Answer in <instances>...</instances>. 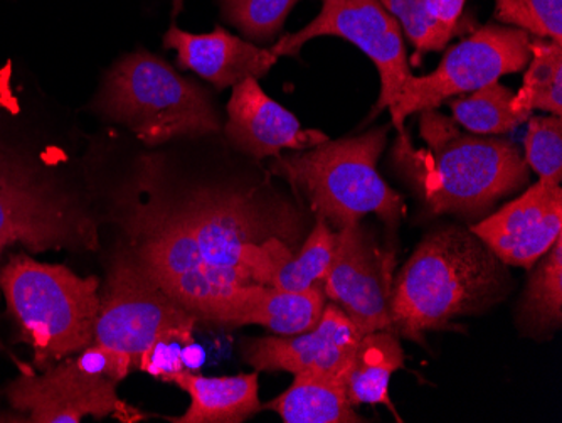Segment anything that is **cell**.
Listing matches in <instances>:
<instances>
[{
	"mask_svg": "<svg viewBox=\"0 0 562 423\" xmlns=\"http://www.w3.org/2000/svg\"><path fill=\"white\" fill-rule=\"evenodd\" d=\"M504 264L472 232L448 226L426 236L406 261L391 290V319L396 334L422 341L428 331L447 326L497 301Z\"/></svg>",
	"mask_w": 562,
	"mask_h": 423,
	"instance_id": "3957f363",
	"label": "cell"
},
{
	"mask_svg": "<svg viewBox=\"0 0 562 423\" xmlns=\"http://www.w3.org/2000/svg\"><path fill=\"white\" fill-rule=\"evenodd\" d=\"M403 365V347L394 331L364 334L357 343L344 375L350 405H384L397 416L390 398V383Z\"/></svg>",
	"mask_w": 562,
	"mask_h": 423,
	"instance_id": "d6986e66",
	"label": "cell"
},
{
	"mask_svg": "<svg viewBox=\"0 0 562 423\" xmlns=\"http://www.w3.org/2000/svg\"><path fill=\"white\" fill-rule=\"evenodd\" d=\"M467 0H428L429 11L440 21L448 30L457 31L458 34L462 33L463 8H465Z\"/></svg>",
	"mask_w": 562,
	"mask_h": 423,
	"instance_id": "f546056e",
	"label": "cell"
},
{
	"mask_svg": "<svg viewBox=\"0 0 562 423\" xmlns=\"http://www.w3.org/2000/svg\"><path fill=\"white\" fill-rule=\"evenodd\" d=\"M0 420H2V413H0Z\"/></svg>",
	"mask_w": 562,
	"mask_h": 423,
	"instance_id": "4dcf8cb0",
	"label": "cell"
},
{
	"mask_svg": "<svg viewBox=\"0 0 562 423\" xmlns=\"http://www.w3.org/2000/svg\"><path fill=\"white\" fill-rule=\"evenodd\" d=\"M14 245L30 254L98 252L100 220L85 157L75 166L49 156L0 119V258Z\"/></svg>",
	"mask_w": 562,
	"mask_h": 423,
	"instance_id": "7a4b0ae2",
	"label": "cell"
},
{
	"mask_svg": "<svg viewBox=\"0 0 562 423\" xmlns=\"http://www.w3.org/2000/svg\"><path fill=\"white\" fill-rule=\"evenodd\" d=\"M386 141V127L359 137L328 138L306 151L274 157L270 172L290 182L337 232L369 213L396 225L403 214V198L378 170Z\"/></svg>",
	"mask_w": 562,
	"mask_h": 423,
	"instance_id": "8992f818",
	"label": "cell"
},
{
	"mask_svg": "<svg viewBox=\"0 0 562 423\" xmlns=\"http://www.w3.org/2000/svg\"><path fill=\"white\" fill-rule=\"evenodd\" d=\"M170 383L177 385L191 398V405L173 423H243L263 410L258 371L235 377H202L194 371L177 372Z\"/></svg>",
	"mask_w": 562,
	"mask_h": 423,
	"instance_id": "ac0fdd59",
	"label": "cell"
},
{
	"mask_svg": "<svg viewBox=\"0 0 562 423\" xmlns=\"http://www.w3.org/2000/svg\"><path fill=\"white\" fill-rule=\"evenodd\" d=\"M194 334L176 333L164 336L162 339L157 341L154 346L142 356L138 363V369L147 372L150 377L157 378L160 381L170 383L177 372L184 371V353L186 346L194 341Z\"/></svg>",
	"mask_w": 562,
	"mask_h": 423,
	"instance_id": "f1b7e54d",
	"label": "cell"
},
{
	"mask_svg": "<svg viewBox=\"0 0 562 423\" xmlns=\"http://www.w3.org/2000/svg\"><path fill=\"white\" fill-rule=\"evenodd\" d=\"M538 327L559 326L562 321V235L555 240L541 265L530 277L524 305Z\"/></svg>",
	"mask_w": 562,
	"mask_h": 423,
	"instance_id": "cb8c5ba5",
	"label": "cell"
},
{
	"mask_svg": "<svg viewBox=\"0 0 562 423\" xmlns=\"http://www.w3.org/2000/svg\"><path fill=\"white\" fill-rule=\"evenodd\" d=\"M322 36L349 41L372 59L381 77L375 113L396 105L413 73L400 24L379 0H322L317 18L299 33L281 37L270 52L277 58L296 56L306 43Z\"/></svg>",
	"mask_w": 562,
	"mask_h": 423,
	"instance_id": "8fae6325",
	"label": "cell"
},
{
	"mask_svg": "<svg viewBox=\"0 0 562 423\" xmlns=\"http://www.w3.org/2000/svg\"><path fill=\"white\" fill-rule=\"evenodd\" d=\"M85 166L100 232H115L110 257L137 268L199 321L216 322L246 287L270 286L295 252L300 214L265 181H186L166 153L145 145L110 174L87 156Z\"/></svg>",
	"mask_w": 562,
	"mask_h": 423,
	"instance_id": "6da1fadb",
	"label": "cell"
},
{
	"mask_svg": "<svg viewBox=\"0 0 562 423\" xmlns=\"http://www.w3.org/2000/svg\"><path fill=\"white\" fill-rule=\"evenodd\" d=\"M390 283V258L368 242L361 225L339 230L334 261L322 287L361 334L394 331Z\"/></svg>",
	"mask_w": 562,
	"mask_h": 423,
	"instance_id": "7c38bea8",
	"label": "cell"
},
{
	"mask_svg": "<svg viewBox=\"0 0 562 423\" xmlns=\"http://www.w3.org/2000/svg\"><path fill=\"white\" fill-rule=\"evenodd\" d=\"M164 47L177 53L179 68L195 73L217 90L233 88L246 78L260 80L278 62L270 49L233 36L221 26L210 34H191L172 21Z\"/></svg>",
	"mask_w": 562,
	"mask_h": 423,
	"instance_id": "2e32d148",
	"label": "cell"
},
{
	"mask_svg": "<svg viewBox=\"0 0 562 423\" xmlns=\"http://www.w3.org/2000/svg\"><path fill=\"white\" fill-rule=\"evenodd\" d=\"M336 246L337 232H334L324 218H317V223L300 246V251L292 252L278 264L270 286L299 292L324 282L334 261Z\"/></svg>",
	"mask_w": 562,
	"mask_h": 423,
	"instance_id": "7402d4cb",
	"label": "cell"
},
{
	"mask_svg": "<svg viewBox=\"0 0 562 423\" xmlns=\"http://www.w3.org/2000/svg\"><path fill=\"white\" fill-rule=\"evenodd\" d=\"M227 142L251 159L281 156L283 151H306L328 141L321 131H305L285 107L265 93L257 78H246L233 87L226 107Z\"/></svg>",
	"mask_w": 562,
	"mask_h": 423,
	"instance_id": "9a60e30c",
	"label": "cell"
},
{
	"mask_svg": "<svg viewBox=\"0 0 562 423\" xmlns=\"http://www.w3.org/2000/svg\"><path fill=\"white\" fill-rule=\"evenodd\" d=\"M325 309L322 283L290 292L271 286L243 289L217 318L223 326H263L280 336H293L317 326Z\"/></svg>",
	"mask_w": 562,
	"mask_h": 423,
	"instance_id": "e0dca14e",
	"label": "cell"
},
{
	"mask_svg": "<svg viewBox=\"0 0 562 423\" xmlns=\"http://www.w3.org/2000/svg\"><path fill=\"white\" fill-rule=\"evenodd\" d=\"M134 369L128 356L93 343L40 375L22 371L2 394L24 422L80 423L85 416L137 422L138 413L116 394V387Z\"/></svg>",
	"mask_w": 562,
	"mask_h": 423,
	"instance_id": "ba28073f",
	"label": "cell"
},
{
	"mask_svg": "<svg viewBox=\"0 0 562 423\" xmlns=\"http://www.w3.org/2000/svg\"><path fill=\"white\" fill-rule=\"evenodd\" d=\"M93 112L131 132L145 147L207 137L223 129L206 88L144 49L120 58L106 71Z\"/></svg>",
	"mask_w": 562,
	"mask_h": 423,
	"instance_id": "5b68a950",
	"label": "cell"
},
{
	"mask_svg": "<svg viewBox=\"0 0 562 423\" xmlns=\"http://www.w3.org/2000/svg\"><path fill=\"white\" fill-rule=\"evenodd\" d=\"M199 319L137 268L110 257L100 289L94 343L123 353L138 369L142 356L164 336L194 334Z\"/></svg>",
	"mask_w": 562,
	"mask_h": 423,
	"instance_id": "9c48e42d",
	"label": "cell"
},
{
	"mask_svg": "<svg viewBox=\"0 0 562 423\" xmlns=\"http://www.w3.org/2000/svg\"><path fill=\"white\" fill-rule=\"evenodd\" d=\"M470 232L504 265L530 268L562 235V189L539 179L513 203L479 221Z\"/></svg>",
	"mask_w": 562,
	"mask_h": 423,
	"instance_id": "4fadbf2b",
	"label": "cell"
},
{
	"mask_svg": "<svg viewBox=\"0 0 562 423\" xmlns=\"http://www.w3.org/2000/svg\"><path fill=\"white\" fill-rule=\"evenodd\" d=\"M526 137L527 167L542 181L561 185L562 181V120L561 116H529Z\"/></svg>",
	"mask_w": 562,
	"mask_h": 423,
	"instance_id": "83f0119b",
	"label": "cell"
},
{
	"mask_svg": "<svg viewBox=\"0 0 562 423\" xmlns=\"http://www.w3.org/2000/svg\"><path fill=\"white\" fill-rule=\"evenodd\" d=\"M299 0H221V12L229 24L252 41H268L280 33Z\"/></svg>",
	"mask_w": 562,
	"mask_h": 423,
	"instance_id": "d4e9b609",
	"label": "cell"
},
{
	"mask_svg": "<svg viewBox=\"0 0 562 423\" xmlns=\"http://www.w3.org/2000/svg\"><path fill=\"white\" fill-rule=\"evenodd\" d=\"M263 409L278 413L285 423H361L347 400L342 375L300 372L289 390Z\"/></svg>",
	"mask_w": 562,
	"mask_h": 423,
	"instance_id": "ffe728a7",
	"label": "cell"
},
{
	"mask_svg": "<svg viewBox=\"0 0 562 423\" xmlns=\"http://www.w3.org/2000/svg\"><path fill=\"white\" fill-rule=\"evenodd\" d=\"M429 169L418 179L432 213H472L529 181L526 159L510 141L463 134L453 119L437 110L422 112Z\"/></svg>",
	"mask_w": 562,
	"mask_h": 423,
	"instance_id": "52a82bcc",
	"label": "cell"
},
{
	"mask_svg": "<svg viewBox=\"0 0 562 423\" xmlns=\"http://www.w3.org/2000/svg\"><path fill=\"white\" fill-rule=\"evenodd\" d=\"M529 44L530 34L517 27H480L450 47L435 71L407 81L396 105L390 110L391 122L403 132L407 116L437 110L448 98L472 93L504 75L522 71L530 59Z\"/></svg>",
	"mask_w": 562,
	"mask_h": 423,
	"instance_id": "30bf717a",
	"label": "cell"
},
{
	"mask_svg": "<svg viewBox=\"0 0 562 423\" xmlns=\"http://www.w3.org/2000/svg\"><path fill=\"white\" fill-rule=\"evenodd\" d=\"M364 336L336 304H325L317 326L293 336L248 339L241 346L243 359L255 371H286L346 375L350 356Z\"/></svg>",
	"mask_w": 562,
	"mask_h": 423,
	"instance_id": "5bb4252c",
	"label": "cell"
},
{
	"mask_svg": "<svg viewBox=\"0 0 562 423\" xmlns=\"http://www.w3.org/2000/svg\"><path fill=\"white\" fill-rule=\"evenodd\" d=\"M386 9L401 30L406 33L407 40L415 44L419 53L441 52L457 31L448 30L437 21L429 11L428 0H379Z\"/></svg>",
	"mask_w": 562,
	"mask_h": 423,
	"instance_id": "484cf974",
	"label": "cell"
},
{
	"mask_svg": "<svg viewBox=\"0 0 562 423\" xmlns=\"http://www.w3.org/2000/svg\"><path fill=\"white\" fill-rule=\"evenodd\" d=\"M514 91L494 81L450 103L453 120L475 135H502L527 122L513 110Z\"/></svg>",
	"mask_w": 562,
	"mask_h": 423,
	"instance_id": "603a6c76",
	"label": "cell"
},
{
	"mask_svg": "<svg viewBox=\"0 0 562 423\" xmlns=\"http://www.w3.org/2000/svg\"><path fill=\"white\" fill-rule=\"evenodd\" d=\"M530 59L524 85L513 98L517 115L532 116L533 110L562 115V43L530 40Z\"/></svg>",
	"mask_w": 562,
	"mask_h": 423,
	"instance_id": "44dd1931",
	"label": "cell"
},
{
	"mask_svg": "<svg viewBox=\"0 0 562 423\" xmlns=\"http://www.w3.org/2000/svg\"><path fill=\"white\" fill-rule=\"evenodd\" d=\"M495 18L541 40L562 43V0H495Z\"/></svg>",
	"mask_w": 562,
	"mask_h": 423,
	"instance_id": "4316f807",
	"label": "cell"
},
{
	"mask_svg": "<svg viewBox=\"0 0 562 423\" xmlns=\"http://www.w3.org/2000/svg\"><path fill=\"white\" fill-rule=\"evenodd\" d=\"M101 282L81 277L66 265L44 264L27 254H15L0 268V290L12 343L33 353L37 371L94 343Z\"/></svg>",
	"mask_w": 562,
	"mask_h": 423,
	"instance_id": "277c9868",
	"label": "cell"
}]
</instances>
